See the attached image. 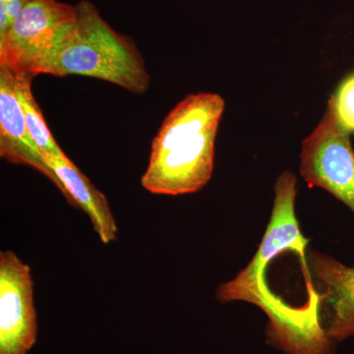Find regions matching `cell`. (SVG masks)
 <instances>
[{
    "instance_id": "6da1fadb",
    "label": "cell",
    "mask_w": 354,
    "mask_h": 354,
    "mask_svg": "<svg viewBox=\"0 0 354 354\" xmlns=\"http://www.w3.org/2000/svg\"><path fill=\"white\" fill-rule=\"evenodd\" d=\"M225 101L220 95H187L171 109L153 139L141 185L165 196L191 194L211 179Z\"/></svg>"
},
{
    "instance_id": "7a4b0ae2",
    "label": "cell",
    "mask_w": 354,
    "mask_h": 354,
    "mask_svg": "<svg viewBox=\"0 0 354 354\" xmlns=\"http://www.w3.org/2000/svg\"><path fill=\"white\" fill-rule=\"evenodd\" d=\"M76 6L75 24L58 46L44 74L90 77L132 94H145L151 77L134 41L114 31L90 1L83 0Z\"/></svg>"
},
{
    "instance_id": "3957f363",
    "label": "cell",
    "mask_w": 354,
    "mask_h": 354,
    "mask_svg": "<svg viewBox=\"0 0 354 354\" xmlns=\"http://www.w3.org/2000/svg\"><path fill=\"white\" fill-rule=\"evenodd\" d=\"M76 19V6L57 0H30L0 43V67L14 74H44Z\"/></svg>"
},
{
    "instance_id": "277c9868",
    "label": "cell",
    "mask_w": 354,
    "mask_h": 354,
    "mask_svg": "<svg viewBox=\"0 0 354 354\" xmlns=\"http://www.w3.org/2000/svg\"><path fill=\"white\" fill-rule=\"evenodd\" d=\"M300 174L310 186L328 191L354 214L351 131L342 124L330 101L322 120L302 143Z\"/></svg>"
},
{
    "instance_id": "5b68a950",
    "label": "cell",
    "mask_w": 354,
    "mask_h": 354,
    "mask_svg": "<svg viewBox=\"0 0 354 354\" xmlns=\"http://www.w3.org/2000/svg\"><path fill=\"white\" fill-rule=\"evenodd\" d=\"M38 320L31 268L11 250L0 252V354H27Z\"/></svg>"
},
{
    "instance_id": "8992f818",
    "label": "cell",
    "mask_w": 354,
    "mask_h": 354,
    "mask_svg": "<svg viewBox=\"0 0 354 354\" xmlns=\"http://www.w3.org/2000/svg\"><path fill=\"white\" fill-rule=\"evenodd\" d=\"M309 274L320 285L318 320L330 341L354 337V268L318 251L307 253Z\"/></svg>"
},
{
    "instance_id": "52a82bcc",
    "label": "cell",
    "mask_w": 354,
    "mask_h": 354,
    "mask_svg": "<svg viewBox=\"0 0 354 354\" xmlns=\"http://www.w3.org/2000/svg\"><path fill=\"white\" fill-rule=\"evenodd\" d=\"M0 156L11 164L32 167L48 177L68 202L64 185L30 135L24 113L13 90L12 72L4 67H0Z\"/></svg>"
},
{
    "instance_id": "ba28073f",
    "label": "cell",
    "mask_w": 354,
    "mask_h": 354,
    "mask_svg": "<svg viewBox=\"0 0 354 354\" xmlns=\"http://www.w3.org/2000/svg\"><path fill=\"white\" fill-rule=\"evenodd\" d=\"M44 160L64 185L69 204L85 212L102 244L118 239V227L108 199L95 187L67 156L44 155Z\"/></svg>"
},
{
    "instance_id": "9c48e42d",
    "label": "cell",
    "mask_w": 354,
    "mask_h": 354,
    "mask_svg": "<svg viewBox=\"0 0 354 354\" xmlns=\"http://www.w3.org/2000/svg\"><path fill=\"white\" fill-rule=\"evenodd\" d=\"M34 77L12 73V87L24 113L28 130L43 155L64 157V151L53 138L44 114L32 92Z\"/></svg>"
},
{
    "instance_id": "30bf717a",
    "label": "cell",
    "mask_w": 354,
    "mask_h": 354,
    "mask_svg": "<svg viewBox=\"0 0 354 354\" xmlns=\"http://www.w3.org/2000/svg\"><path fill=\"white\" fill-rule=\"evenodd\" d=\"M330 102L342 124L349 131H354V75L342 83Z\"/></svg>"
},
{
    "instance_id": "8fae6325",
    "label": "cell",
    "mask_w": 354,
    "mask_h": 354,
    "mask_svg": "<svg viewBox=\"0 0 354 354\" xmlns=\"http://www.w3.org/2000/svg\"><path fill=\"white\" fill-rule=\"evenodd\" d=\"M30 0H0V43L6 39L14 20Z\"/></svg>"
}]
</instances>
